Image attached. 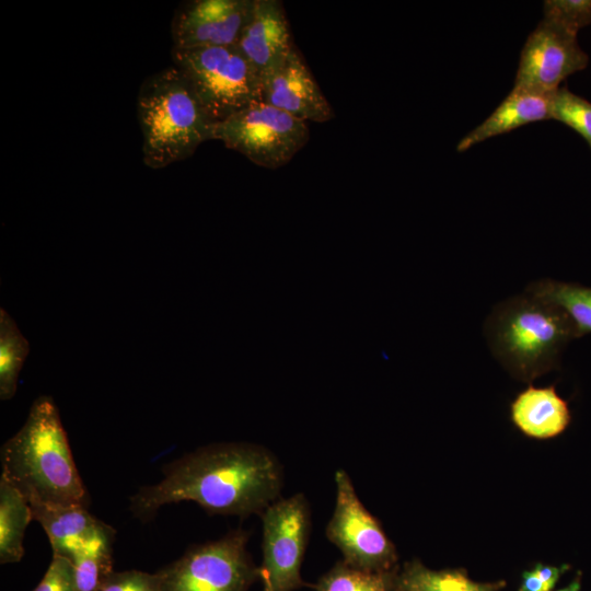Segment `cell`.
<instances>
[{"instance_id": "cell-20", "label": "cell", "mask_w": 591, "mask_h": 591, "mask_svg": "<svg viewBox=\"0 0 591 591\" xmlns=\"http://www.w3.org/2000/svg\"><path fill=\"white\" fill-rule=\"evenodd\" d=\"M115 531L108 525L73 555V591H97L112 569Z\"/></svg>"}, {"instance_id": "cell-2", "label": "cell", "mask_w": 591, "mask_h": 591, "mask_svg": "<svg viewBox=\"0 0 591 591\" xmlns=\"http://www.w3.org/2000/svg\"><path fill=\"white\" fill-rule=\"evenodd\" d=\"M0 456L1 476L30 503L88 507L86 488L50 396L34 401L24 425L1 447Z\"/></svg>"}, {"instance_id": "cell-16", "label": "cell", "mask_w": 591, "mask_h": 591, "mask_svg": "<svg viewBox=\"0 0 591 591\" xmlns=\"http://www.w3.org/2000/svg\"><path fill=\"white\" fill-rule=\"evenodd\" d=\"M33 520L46 532L53 555L71 561L77 551L108 525L92 515L83 506L30 503Z\"/></svg>"}, {"instance_id": "cell-1", "label": "cell", "mask_w": 591, "mask_h": 591, "mask_svg": "<svg viewBox=\"0 0 591 591\" xmlns=\"http://www.w3.org/2000/svg\"><path fill=\"white\" fill-rule=\"evenodd\" d=\"M283 470L267 448L248 442L201 447L163 470V478L130 497L132 514L147 521L167 505L194 501L210 514L260 515L278 500Z\"/></svg>"}, {"instance_id": "cell-18", "label": "cell", "mask_w": 591, "mask_h": 591, "mask_svg": "<svg viewBox=\"0 0 591 591\" xmlns=\"http://www.w3.org/2000/svg\"><path fill=\"white\" fill-rule=\"evenodd\" d=\"M403 591H500L505 580L478 582L472 580L464 568L433 570L415 558L399 568Z\"/></svg>"}, {"instance_id": "cell-13", "label": "cell", "mask_w": 591, "mask_h": 591, "mask_svg": "<svg viewBox=\"0 0 591 591\" xmlns=\"http://www.w3.org/2000/svg\"><path fill=\"white\" fill-rule=\"evenodd\" d=\"M236 46L260 78L282 63L294 49L282 3L278 0H254Z\"/></svg>"}, {"instance_id": "cell-8", "label": "cell", "mask_w": 591, "mask_h": 591, "mask_svg": "<svg viewBox=\"0 0 591 591\" xmlns=\"http://www.w3.org/2000/svg\"><path fill=\"white\" fill-rule=\"evenodd\" d=\"M259 517L263 523V563L259 569L264 591H296L306 587L301 567L312 520L305 495L298 493L279 498Z\"/></svg>"}, {"instance_id": "cell-5", "label": "cell", "mask_w": 591, "mask_h": 591, "mask_svg": "<svg viewBox=\"0 0 591 591\" xmlns=\"http://www.w3.org/2000/svg\"><path fill=\"white\" fill-rule=\"evenodd\" d=\"M172 57L213 124L262 100L260 74L236 45L172 49Z\"/></svg>"}, {"instance_id": "cell-21", "label": "cell", "mask_w": 591, "mask_h": 591, "mask_svg": "<svg viewBox=\"0 0 591 591\" xmlns=\"http://www.w3.org/2000/svg\"><path fill=\"white\" fill-rule=\"evenodd\" d=\"M399 568L382 572L364 571L340 559L318 578L313 588L315 591H403Z\"/></svg>"}, {"instance_id": "cell-17", "label": "cell", "mask_w": 591, "mask_h": 591, "mask_svg": "<svg viewBox=\"0 0 591 591\" xmlns=\"http://www.w3.org/2000/svg\"><path fill=\"white\" fill-rule=\"evenodd\" d=\"M33 520L26 497L4 477H0V561L18 563L24 555V534Z\"/></svg>"}, {"instance_id": "cell-7", "label": "cell", "mask_w": 591, "mask_h": 591, "mask_svg": "<svg viewBox=\"0 0 591 591\" xmlns=\"http://www.w3.org/2000/svg\"><path fill=\"white\" fill-rule=\"evenodd\" d=\"M309 138L306 121L262 100L215 124L212 129V139L267 169L286 165Z\"/></svg>"}, {"instance_id": "cell-28", "label": "cell", "mask_w": 591, "mask_h": 591, "mask_svg": "<svg viewBox=\"0 0 591 591\" xmlns=\"http://www.w3.org/2000/svg\"><path fill=\"white\" fill-rule=\"evenodd\" d=\"M519 591H551V590L531 569V570H525L522 572Z\"/></svg>"}, {"instance_id": "cell-11", "label": "cell", "mask_w": 591, "mask_h": 591, "mask_svg": "<svg viewBox=\"0 0 591 591\" xmlns=\"http://www.w3.org/2000/svg\"><path fill=\"white\" fill-rule=\"evenodd\" d=\"M254 0H192L172 20V49L236 45Z\"/></svg>"}, {"instance_id": "cell-29", "label": "cell", "mask_w": 591, "mask_h": 591, "mask_svg": "<svg viewBox=\"0 0 591 591\" xmlns=\"http://www.w3.org/2000/svg\"><path fill=\"white\" fill-rule=\"evenodd\" d=\"M582 572L578 571L573 579L563 589L557 591H580L581 590Z\"/></svg>"}, {"instance_id": "cell-25", "label": "cell", "mask_w": 591, "mask_h": 591, "mask_svg": "<svg viewBox=\"0 0 591 591\" xmlns=\"http://www.w3.org/2000/svg\"><path fill=\"white\" fill-rule=\"evenodd\" d=\"M157 573L140 570L111 571L97 591H158Z\"/></svg>"}, {"instance_id": "cell-15", "label": "cell", "mask_w": 591, "mask_h": 591, "mask_svg": "<svg viewBox=\"0 0 591 591\" xmlns=\"http://www.w3.org/2000/svg\"><path fill=\"white\" fill-rule=\"evenodd\" d=\"M510 418L526 437L545 440L563 433L570 424L571 414L555 385H529L510 404Z\"/></svg>"}, {"instance_id": "cell-27", "label": "cell", "mask_w": 591, "mask_h": 591, "mask_svg": "<svg viewBox=\"0 0 591 591\" xmlns=\"http://www.w3.org/2000/svg\"><path fill=\"white\" fill-rule=\"evenodd\" d=\"M570 569V565L563 564L560 566H551L542 563H536L532 570L552 591L560 577Z\"/></svg>"}, {"instance_id": "cell-26", "label": "cell", "mask_w": 591, "mask_h": 591, "mask_svg": "<svg viewBox=\"0 0 591 591\" xmlns=\"http://www.w3.org/2000/svg\"><path fill=\"white\" fill-rule=\"evenodd\" d=\"M33 591H73L72 563L65 557L53 555L47 571Z\"/></svg>"}, {"instance_id": "cell-6", "label": "cell", "mask_w": 591, "mask_h": 591, "mask_svg": "<svg viewBox=\"0 0 591 591\" xmlns=\"http://www.w3.org/2000/svg\"><path fill=\"white\" fill-rule=\"evenodd\" d=\"M248 537L247 531L239 529L192 546L155 572L158 591H247L260 580V569L247 551Z\"/></svg>"}, {"instance_id": "cell-4", "label": "cell", "mask_w": 591, "mask_h": 591, "mask_svg": "<svg viewBox=\"0 0 591 591\" xmlns=\"http://www.w3.org/2000/svg\"><path fill=\"white\" fill-rule=\"evenodd\" d=\"M137 115L143 162L154 170L189 158L204 141L212 139L215 124L175 66L143 81L137 97Z\"/></svg>"}, {"instance_id": "cell-24", "label": "cell", "mask_w": 591, "mask_h": 591, "mask_svg": "<svg viewBox=\"0 0 591 591\" xmlns=\"http://www.w3.org/2000/svg\"><path fill=\"white\" fill-rule=\"evenodd\" d=\"M543 19L577 35L591 23V0H546Z\"/></svg>"}, {"instance_id": "cell-14", "label": "cell", "mask_w": 591, "mask_h": 591, "mask_svg": "<svg viewBox=\"0 0 591 591\" xmlns=\"http://www.w3.org/2000/svg\"><path fill=\"white\" fill-rule=\"evenodd\" d=\"M554 93L513 88L489 117L459 141L456 151L464 152L482 141L526 124L552 119Z\"/></svg>"}, {"instance_id": "cell-22", "label": "cell", "mask_w": 591, "mask_h": 591, "mask_svg": "<svg viewBox=\"0 0 591 591\" xmlns=\"http://www.w3.org/2000/svg\"><path fill=\"white\" fill-rule=\"evenodd\" d=\"M30 344L14 320L0 310V398L8 401L16 392L18 379L28 355Z\"/></svg>"}, {"instance_id": "cell-10", "label": "cell", "mask_w": 591, "mask_h": 591, "mask_svg": "<svg viewBox=\"0 0 591 591\" xmlns=\"http://www.w3.org/2000/svg\"><path fill=\"white\" fill-rule=\"evenodd\" d=\"M588 61L577 35L543 19L522 48L513 88L552 94Z\"/></svg>"}, {"instance_id": "cell-12", "label": "cell", "mask_w": 591, "mask_h": 591, "mask_svg": "<svg viewBox=\"0 0 591 591\" xmlns=\"http://www.w3.org/2000/svg\"><path fill=\"white\" fill-rule=\"evenodd\" d=\"M262 101L304 121L334 118L332 105L294 48L277 68L262 77Z\"/></svg>"}, {"instance_id": "cell-9", "label": "cell", "mask_w": 591, "mask_h": 591, "mask_svg": "<svg viewBox=\"0 0 591 591\" xmlns=\"http://www.w3.org/2000/svg\"><path fill=\"white\" fill-rule=\"evenodd\" d=\"M335 509L325 530L326 537L356 569L373 572L396 570L398 555L380 521L360 501L349 474L335 472Z\"/></svg>"}, {"instance_id": "cell-23", "label": "cell", "mask_w": 591, "mask_h": 591, "mask_svg": "<svg viewBox=\"0 0 591 591\" xmlns=\"http://www.w3.org/2000/svg\"><path fill=\"white\" fill-rule=\"evenodd\" d=\"M552 119L564 123L580 134L591 148V103L559 88L552 100Z\"/></svg>"}, {"instance_id": "cell-19", "label": "cell", "mask_w": 591, "mask_h": 591, "mask_svg": "<svg viewBox=\"0 0 591 591\" xmlns=\"http://www.w3.org/2000/svg\"><path fill=\"white\" fill-rule=\"evenodd\" d=\"M525 292L561 308L572 321L578 338L591 333V288L544 278L531 282Z\"/></svg>"}, {"instance_id": "cell-3", "label": "cell", "mask_w": 591, "mask_h": 591, "mask_svg": "<svg viewBox=\"0 0 591 591\" xmlns=\"http://www.w3.org/2000/svg\"><path fill=\"white\" fill-rule=\"evenodd\" d=\"M484 334L499 363L526 383L557 369L567 344L578 338L561 308L528 292L496 304L486 318Z\"/></svg>"}]
</instances>
